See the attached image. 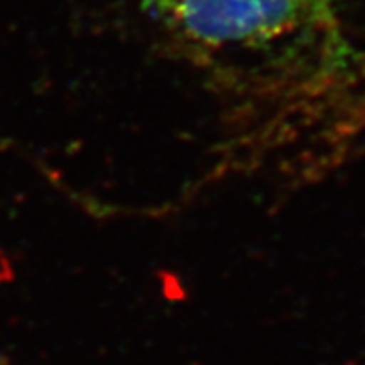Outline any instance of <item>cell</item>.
<instances>
[{
    "label": "cell",
    "mask_w": 365,
    "mask_h": 365,
    "mask_svg": "<svg viewBox=\"0 0 365 365\" xmlns=\"http://www.w3.org/2000/svg\"><path fill=\"white\" fill-rule=\"evenodd\" d=\"M181 34L211 48L252 47L287 34L313 0H153Z\"/></svg>",
    "instance_id": "cell-1"
},
{
    "label": "cell",
    "mask_w": 365,
    "mask_h": 365,
    "mask_svg": "<svg viewBox=\"0 0 365 365\" xmlns=\"http://www.w3.org/2000/svg\"><path fill=\"white\" fill-rule=\"evenodd\" d=\"M10 263H8V259H6V255L0 254V282H4V279L10 278Z\"/></svg>",
    "instance_id": "cell-2"
},
{
    "label": "cell",
    "mask_w": 365,
    "mask_h": 365,
    "mask_svg": "<svg viewBox=\"0 0 365 365\" xmlns=\"http://www.w3.org/2000/svg\"><path fill=\"white\" fill-rule=\"evenodd\" d=\"M0 365H11V364L6 360V358H2V356H0Z\"/></svg>",
    "instance_id": "cell-3"
},
{
    "label": "cell",
    "mask_w": 365,
    "mask_h": 365,
    "mask_svg": "<svg viewBox=\"0 0 365 365\" xmlns=\"http://www.w3.org/2000/svg\"><path fill=\"white\" fill-rule=\"evenodd\" d=\"M313 2H315V4H317V2H322V0H313Z\"/></svg>",
    "instance_id": "cell-4"
}]
</instances>
